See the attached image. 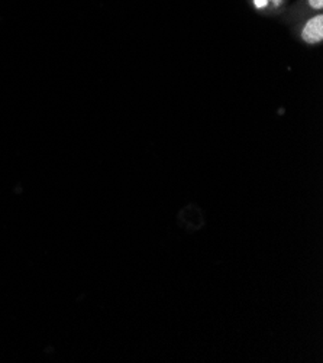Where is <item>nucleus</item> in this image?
Instances as JSON below:
<instances>
[{
  "label": "nucleus",
  "instance_id": "obj_3",
  "mask_svg": "<svg viewBox=\"0 0 323 363\" xmlns=\"http://www.w3.org/2000/svg\"><path fill=\"white\" fill-rule=\"evenodd\" d=\"M266 2H267V0H255V5H257L258 8H264V5H266Z\"/></svg>",
  "mask_w": 323,
  "mask_h": 363
},
{
  "label": "nucleus",
  "instance_id": "obj_2",
  "mask_svg": "<svg viewBox=\"0 0 323 363\" xmlns=\"http://www.w3.org/2000/svg\"><path fill=\"white\" fill-rule=\"evenodd\" d=\"M309 5L316 11H322L323 9V0H309Z\"/></svg>",
  "mask_w": 323,
  "mask_h": 363
},
{
  "label": "nucleus",
  "instance_id": "obj_1",
  "mask_svg": "<svg viewBox=\"0 0 323 363\" xmlns=\"http://www.w3.org/2000/svg\"><path fill=\"white\" fill-rule=\"evenodd\" d=\"M302 38L307 44H319L323 40V16L317 15L307 20L302 31Z\"/></svg>",
  "mask_w": 323,
  "mask_h": 363
}]
</instances>
